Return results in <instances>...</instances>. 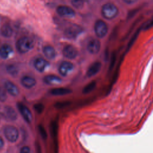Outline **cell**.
Masks as SVG:
<instances>
[{
	"label": "cell",
	"instance_id": "obj_1",
	"mask_svg": "<svg viewBox=\"0 0 153 153\" xmlns=\"http://www.w3.org/2000/svg\"><path fill=\"white\" fill-rule=\"evenodd\" d=\"M34 47L33 40L28 36H23L18 39L16 48L20 53H26L31 50Z\"/></svg>",
	"mask_w": 153,
	"mask_h": 153
},
{
	"label": "cell",
	"instance_id": "obj_2",
	"mask_svg": "<svg viewBox=\"0 0 153 153\" xmlns=\"http://www.w3.org/2000/svg\"><path fill=\"white\" fill-rule=\"evenodd\" d=\"M118 13L117 7L112 3H107L102 8V14L104 18L111 20L115 18Z\"/></svg>",
	"mask_w": 153,
	"mask_h": 153
},
{
	"label": "cell",
	"instance_id": "obj_3",
	"mask_svg": "<svg viewBox=\"0 0 153 153\" xmlns=\"http://www.w3.org/2000/svg\"><path fill=\"white\" fill-rule=\"evenodd\" d=\"M82 32V29L79 26L72 24L67 27L64 31L65 36L70 39H74L76 38Z\"/></svg>",
	"mask_w": 153,
	"mask_h": 153
},
{
	"label": "cell",
	"instance_id": "obj_4",
	"mask_svg": "<svg viewBox=\"0 0 153 153\" xmlns=\"http://www.w3.org/2000/svg\"><path fill=\"white\" fill-rule=\"evenodd\" d=\"M4 135L6 139L11 142H15L19 137V131L17 128L13 126H7L4 128Z\"/></svg>",
	"mask_w": 153,
	"mask_h": 153
},
{
	"label": "cell",
	"instance_id": "obj_5",
	"mask_svg": "<svg viewBox=\"0 0 153 153\" xmlns=\"http://www.w3.org/2000/svg\"><path fill=\"white\" fill-rule=\"evenodd\" d=\"M94 29L96 36L98 38H102L106 35L108 28L106 23L104 21L102 20H97L95 22Z\"/></svg>",
	"mask_w": 153,
	"mask_h": 153
},
{
	"label": "cell",
	"instance_id": "obj_6",
	"mask_svg": "<svg viewBox=\"0 0 153 153\" xmlns=\"http://www.w3.org/2000/svg\"><path fill=\"white\" fill-rule=\"evenodd\" d=\"M57 14L63 17L72 18L75 16V11L71 7L66 5H60L57 8Z\"/></svg>",
	"mask_w": 153,
	"mask_h": 153
},
{
	"label": "cell",
	"instance_id": "obj_7",
	"mask_svg": "<svg viewBox=\"0 0 153 153\" xmlns=\"http://www.w3.org/2000/svg\"><path fill=\"white\" fill-rule=\"evenodd\" d=\"M63 56L69 59H74L78 56V50L72 45L68 44L64 47L62 51Z\"/></svg>",
	"mask_w": 153,
	"mask_h": 153
},
{
	"label": "cell",
	"instance_id": "obj_8",
	"mask_svg": "<svg viewBox=\"0 0 153 153\" xmlns=\"http://www.w3.org/2000/svg\"><path fill=\"white\" fill-rule=\"evenodd\" d=\"M74 65L68 61H64L61 63L59 67V72L63 76H66L68 75L74 69Z\"/></svg>",
	"mask_w": 153,
	"mask_h": 153
},
{
	"label": "cell",
	"instance_id": "obj_9",
	"mask_svg": "<svg viewBox=\"0 0 153 153\" xmlns=\"http://www.w3.org/2000/svg\"><path fill=\"white\" fill-rule=\"evenodd\" d=\"M17 106L24 120L29 123H30L32 120V115L30 109L22 103H18Z\"/></svg>",
	"mask_w": 153,
	"mask_h": 153
},
{
	"label": "cell",
	"instance_id": "obj_10",
	"mask_svg": "<svg viewBox=\"0 0 153 153\" xmlns=\"http://www.w3.org/2000/svg\"><path fill=\"white\" fill-rule=\"evenodd\" d=\"M100 42L97 39H91L87 46V51L89 53L92 54H96L99 53L100 49Z\"/></svg>",
	"mask_w": 153,
	"mask_h": 153
},
{
	"label": "cell",
	"instance_id": "obj_11",
	"mask_svg": "<svg viewBox=\"0 0 153 153\" xmlns=\"http://www.w3.org/2000/svg\"><path fill=\"white\" fill-rule=\"evenodd\" d=\"M50 66V63L43 58L39 57L34 62L35 68L39 72H43Z\"/></svg>",
	"mask_w": 153,
	"mask_h": 153
},
{
	"label": "cell",
	"instance_id": "obj_12",
	"mask_svg": "<svg viewBox=\"0 0 153 153\" xmlns=\"http://www.w3.org/2000/svg\"><path fill=\"white\" fill-rule=\"evenodd\" d=\"M102 67V63L100 62H93L88 68L87 71V76L88 78L92 77L93 76L96 75L100 70Z\"/></svg>",
	"mask_w": 153,
	"mask_h": 153
},
{
	"label": "cell",
	"instance_id": "obj_13",
	"mask_svg": "<svg viewBox=\"0 0 153 153\" xmlns=\"http://www.w3.org/2000/svg\"><path fill=\"white\" fill-rule=\"evenodd\" d=\"M4 115L8 120L14 121L17 118V114L16 111L11 106H5L4 109Z\"/></svg>",
	"mask_w": 153,
	"mask_h": 153
},
{
	"label": "cell",
	"instance_id": "obj_14",
	"mask_svg": "<svg viewBox=\"0 0 153 153\" xmlns=\"http://www.w3.org/2000/svg\"><path fill=\"white\" fill-rule=\"evenodd\" d=\"M42 80L44 82L48 85H58L62 82L61 78L54 75H46L44 77Z\"/></svg>",
	"mask_w": 153,
	"mask_h": 153
},
{
	"label": "cell",
	"instance_id": "obj_15",
	"mask_svg": "<svg viewBox=\"0 0 153 153\" xmlns=\"http://www.w3.org/2000/svg\"><path fill=\"white\" fill-rule=\"evenodd\" d=\"M42 52L45 57L49 60H53L56 57V50L54 47L51 45L44 46L42 48Z\"/></svg>",
	"mask_w": 153,
	"mask_h": 153
},
{
	"label": "cell",
	"instance_id": "obj_16",
	"mask_svg": "<svg viewBox=\"0 0 153 153\" xmlns=\"http://www.w3.org/2000/svg\"><path fill=\"white\" fill-rule=\"evenodd\" d=\"M13 50L12 47L8 44H4L0 48V57L2 59H7L12 54Z\"/></svg>",
	"mask_w": 153,
	"mask_h": 153
},
{
	"label": "cell",
	"instance_id": "obj_17",
	"mask_svg": "<svg viewBox=\"0 0 153 153\" xmlns=\"http://www.w3.org/2000/svg\"><path fill=\"white\" fill-rule=\"evenodd\" d=\"M36 80L34 78L30 76H24L21 79V84L26 88H32L36 84Z\"/></svg>",
	"mask_w": 153,
	"mask_h": 153
},
{
	"label": "cell",
	"instance_id": "obj_18",
	"mask_svg": "<svg viewBox=\"0 0 153 153\" xmlns=\"http://www.w3.org/2000/svg\"><path fill=\"white\" fill-rule=\"evenodd\" d=\"M5 88L7 92L13 96H17L19 93L18 87L11 81H7L5 82Z\"/></svg>",
	"mask_w": 153,
	"mask_h": 153
},
{
	"label": "cell",
	"instance_id": "obj_19",
	"mask_svg": "<svg viewBox=\"0 0 153 153\" xmlns=\"http://www.w3.org/2000/svg\"><path fill=\"white\" fill-rule=\"evenodd\" d=\"M72 92V90L67 88H54L50 90V93L54 96H63L69 94Z\"/></svg>",
	"mask_w": 153,
	"mask_h": 153
},
{
	"label": "cell",
	"instance_id": "obj_20",
	"mask_svg": "<svg viewBox=\"0 0 153 153\" xmlns=\"http://www.w3.org/2000/svg\"><path fill=\"white\" fill-rule=\"evenodd\" d=\"M1 33L3 36L5 38H9L13 34V29L11 26L8 23L3 25L1 28Z\"/></svg>",
	"mask_w": 153,
	"mask_h": 153
},
{
	"label": "cell",
	"instance_id": "obj_21",
	"mask_svg": "<svg viewBox=\"0 0 153 153\" xmlns=\"http://www.w3.org/2000/svg\"><path fill=\"white\" fill-rule=\"evenodd\" d=\"M6 69L7 72L14 77L18 75L19 72V68L14 64H10L7 65L6 67Z\"/></svg>",
	"mask_w": 153,
	"mask_h": 153
},
{
	"label": "cell",
	"instance_id": "obj_22",
	"mask_svg": "<svg viewBox=\"0 0 153 153\" xmlns=\"http://www.w3.org/2000/svg\"><path fill=\"white\" fill-rule=\"evenodd\" d=\"M96 85V82L95 81H92L87 85H86L82 90V92L84 93H88L93 91Z\"/></svg>",
	"mask_w": 153,
	"mask_h": 153
},
{
	"label": "cell",
	"instance_id": "obj_23",
	"mask_svg": "<svg viewBox=\"0 0 153 153\" xmlns=\"http://www.w3.org/2000/svg\"><path fill=\"white\" fill-rule=\"evenodd\" d=\"M71 4L75 8L77 9L81 8L84 5L83 0H72Z\"/></svg>",
	"mask_w": 153,
	"mask_h": 153
},
{
	"label": "cell",
	"instance_id": "obj_24",
	"mask_svg": "<svg viewBox=\"0 0 153 153\" xmlns=\"http://www.w3.org/2000/svg\"><path fill=\"white\" fill-rule=\"evenodd\" d=\"M38 129H39V133H40L42 138L44 139V140H45L47 137V132H46L44 127L42 125H39L38 126Z\"/></svg>",
	"mask_w": 153,
	"mask_h": 153
},
{
	"label": "cell",
	"instance_id": "obj_25",
	"mask_svg": "<svg viewBox=\"0 0 153 153\" xmlns=\"http://www.w3.org/2000/svg\"><path fill=\"white\" fill-rule=\"evenodd\" d=\"M7 98V95L5 90L0 87V102H5Z\"/></svg>",
	"mask_w": 153,
	"mask_h": 153
},
{
	"label": "cell",
	"instance_id": "obj_26",
	"mask_svg": "<svg viewBox=\"0 0 153 153\" xmlns=\"http://www.w3.org/2000/svg\"><path fill=\"white\" fill-rule=\"evenodd\" d=\"M34 109L38 113L41 114L43 112L44 109V106L41 103H38V104H35L34 105Z\"/></svg>",
	"mask_w": 153,
	"mask_h": 153
},
{
	"label": "cell",
	"instance_id": "obj_27",
	"mask_svg": "<svg viewBox=\"0 0 153 153\" xmlns=\"http://www.w3.org/2000/svg\"><path fill=\"white\" fill-rule=\"evenodd\" d=\"M30 152V149L29 147H28L27 146H23L20 149L21 153H29Z\"/></svg>",
	"mask_w": 153,
	"mask_h": 153
},
{
	"label": "cell",
	"instance_id": "obj_28",
	"mask_svg": "<svg viewBox=\"0 0 153 153\" xmlns=\"http://www.w3.org/2000/svg\"><path fill=\"white\" fill-rule=\"evenodd\" d=\"M124 2L128 4H133L134 2H136L137 0H123Z\"/></svg>",
	"mask_w": 153,
	"mask_h": 153
},
{
	"label": "cell",
	"instance_id": "obj_29",
	"mask_svg": "<svg viewBox=\"0 0 153 153\" xmlns=\"http://www.w3.org/2000/svg\"><path fill=\"white\" fill-rule=\"evenodd\" d=\"M68 104V102H63V103H61L60 104H59V103H57V107H63V106H66V105Z\"/></svg>",
	"mask_w": 153,
	"mask_h": 153
},
{
	"label": "cell",
	"instance_id": "obj_30",
	"mask_svg": "<svg viewBox=\"0 0 153 153\" xmlns=\"http://www.w3.org/2000/svg\"><path fill=\"white\" fill-rule=\"evenodd\" d=\"M3 146H4V141L0 137V149L3 147Z\"/></svg>",
	"mask_w": 153,
	"mask_h": 153
},
{
	"label": "cell",
	"instance_id": "obj_31",
	"mask_svg": "<svg viewBox=\"0 0 153 153\" xmlns=\"http://www.w3.org/2000/svg\"><path fill=\"white\" fill-rule=\"evenodd\" d=\"M83 1H89V0H83Z\"/></svg>",
	"mask_w": 153,
	"mask_h": 153
}]
</instances>
